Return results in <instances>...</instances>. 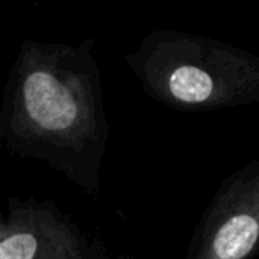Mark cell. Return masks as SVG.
Here are the masks:
<instances>
[{
	"label": "cell",
	"instance_id": "obj_1",
	"mask_svg": "<svg viewBox=\"0 0 259 259\" xmlns=\"http://www.w3.org/2000/svg\"><path fill=\"white\" fill-rule=\"evenodd\" d=\"M20 112L27 122L47 135L75 132L82 117L76 91L50 68H32L20 82Z\"/></svg>",
	"mask_w": 259,
	"mask_h": 259
},
{
	"label": "cell",
	"instance_id": "obj_2",
	"mask_svg": "<svg viewBox=\"0 0 259 259\" xmlns=\"http://www.w3.org/2000/svg\"><path fill=\"white\" fill-rule=\"evenodd\" d=\"M259 243V201L231 213L213 234L204 259H245Z\"/></svg>",
	"mask_w": 259,
	"mask_h": 259
},
{
	"label": "cell",
	"instance_id": "obj_3",
	"mask_svg": "<svg viewBox=\"0 0 259 259\" xmlns=\"http://www.w3.org/2000/svg\"><path fill=\"white\" fill-rule=\"evenodd\" d=\"M169 94L180 103L199 105L209 101L217 94V80L208 69L183 64L174 68L167 76Z\"/></svg>",
	"mask_w": 259,
	"mask_h": 259
},
{
	"label": "cell",
	"instance_id": "obj_4",
	"mask_svg": "<svg viewBox=\"0 0 259 259\" xmlns=\"http://www.w3.org/2000/svg\"><path fill=\"white\" fill-rule=\"evenodd\" d=\"M41 240L36 233L15 229L0 236V259H37Z\"/></svg>",
	"mask_w": 259,
	"mask_h": 259
}]
</instances>
